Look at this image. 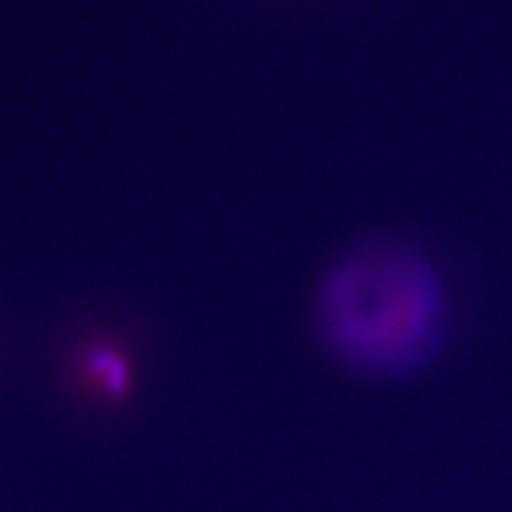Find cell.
Instances as JSON below:
<instances>
[{
	"label": "cell",
	"instance_id": "1",
	"mask_svg": "<svg viewBox=\"0 0 512 512\" xmlns=\"http://www.w3.org/2000/svg\"><path fill=\"white\" fill-rule=\"evenodd\" d=\"M315 327L330 355L368 376L418 370L442 340L439 275L416 249L378 241L342 258L319 285Z\"/></svg>",
	"mask_w": 512,
	"mask_h": 512
},
{
	"label": "cell",
	"instance_id": "2",
	"mask_svg": "<svg viewBox=\"0 0 512 512\" xmlns=\"http://www.w3.org/2000/svg\"><path fill=\"white\" fill-rule=\"evenodd\" d=\"M88 374L110 399L124 397L131 387V366L128 359L112 348L93 349L88 359Z\"/></svg>",
	"mask_w": 512,
	"mask_h": 512
}]
</instances>
